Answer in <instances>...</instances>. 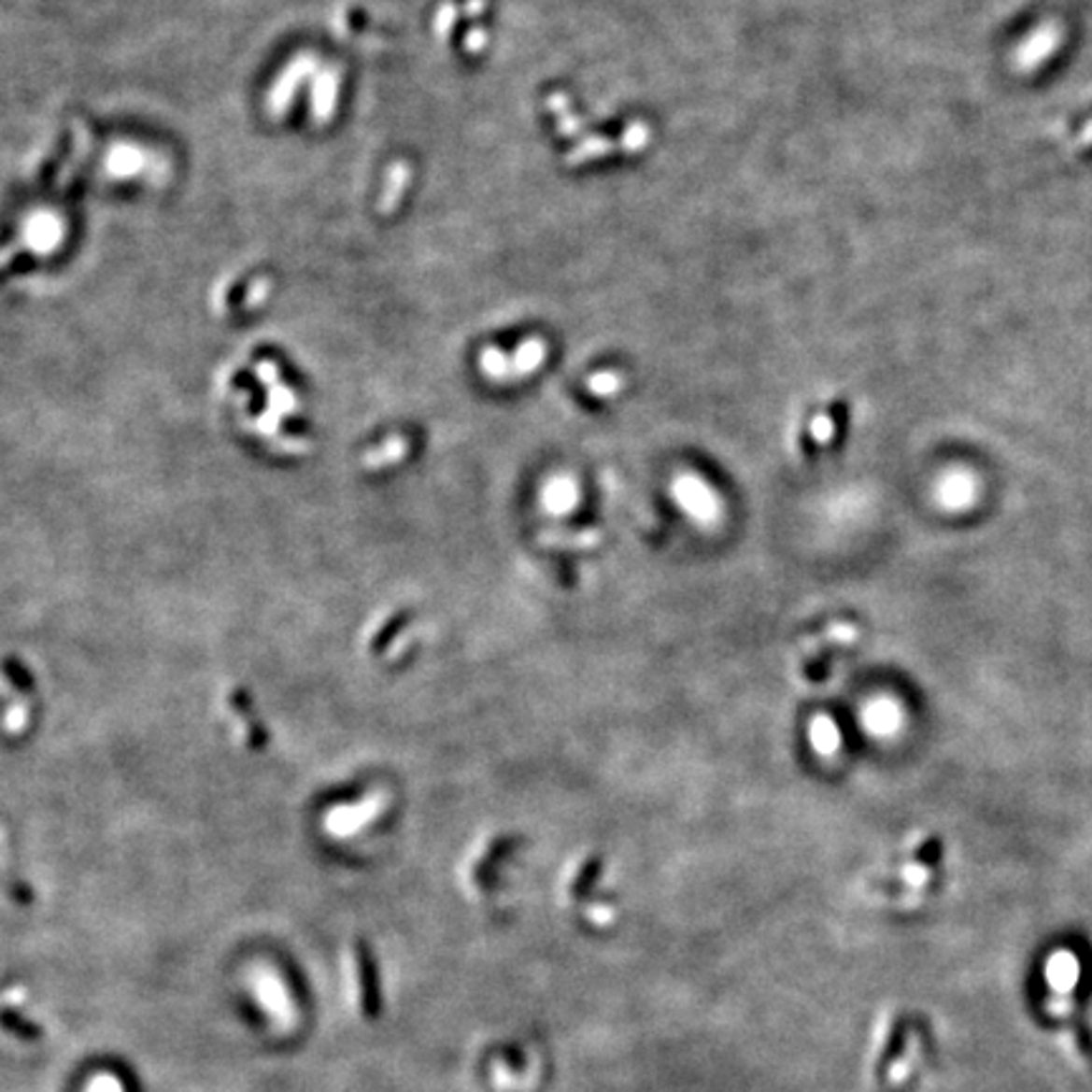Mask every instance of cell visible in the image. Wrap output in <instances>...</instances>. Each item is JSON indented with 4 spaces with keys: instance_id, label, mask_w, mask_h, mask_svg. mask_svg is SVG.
Instances as JSON below:
<instances>
[{
    "instance_id": "5b68a950",
    "label": "cell",
    "mask_w": 1092,
    "mask_h": 1092,
    "mask_svg": "<svg viewBox=\"0 0 1092 1092\" xmlns=\"http://www.w3.org/2000/svg\"><path fill=\"white\" fill-rule=\"evenodd\" d=\"M615 149H619V145H615L612 139L592 137V139H585L582 145H576L574 149H572V152L564 157V160H567V164H579V163H587V160H594V157L610 155V152H615Z\"/></svg>"
},
{
    "instance_id": "7a4b0ae2",
    "label": "cell",
    "mask_w": 1092,
    "mask_h": 1092,
    "mask_svg": "<svg viewBox=\"0 0 1092 1092\" xmlns=\"http://www.w3.org/2000/svg\"><path fill=\"white\" fill-rule=\"evenodd\" d=\"M357 981H360V1004L362 1014L367 1019H375L382 1009V994H379V976H377V963L372 958L370 948L360 946L357 948Z\"/></svg>"
},
{
    "instance_id": "9c48e42d",
    "label": "cell",
    "mask_w": 1092,
    "mask_h": 1092,
    "mask_svg": "<svg viewBox=\"0 0 1092 1092\" xmlns=\"http://www.w3.org/2000/svg\"><path fill=\"white\" fill-rule=\"evenodd\" d=\"M546 106H549V112L554 114V117H561V114L569 112V96L561 94V92H557V94L549 96Z\"/></svg>"
},
{
    "instance_id": "30bf717a",
    "label": "cell",
    "mask_w": 1092,
    "mask_h": 1092,
    "mask_svg": "<svg viewBox=\"0 0 1092 1092\" xmlns=\"http://www.w3.org/2000/svg\"><path fill=\"white\" fill-rule=\"evenodd\" d=\"M486 44H489V35L483 34L481 28H475L474 34L468 35V51L478 53V51H481V49H483V46H486Z\"/></svg>"
},
{
    "instance_id": "3957f363",
    "label": "cell",
    "mask_w": 1092,
    "mask_h": 1092,
    "mask_svg": "<svg viewBox=\"0 0 1092 1092\" xmlns=\"http://www.w3.org/2000/svg\"><path fill=\"white\" fill-rule=\"evenodd\" d=\"M1059 38H1062L1059 28L1055 26L1040 28V31H1037L1032 38H1027V44L1016 51V64H1019V69H1037L1042 61L1049 59L1052 53L1057 51Z\"/></svg>"
},
{
    "instance_id": "277c9868",
    "label": "cell",
    "mask_w": 1092,
    "mask_h": 1092,
    "mask_svg": "<svg viewBox=\"0 0 1092 1092\" xmlns=\"http://www.w3.org/2000/svg\"><path fill=\"white\" fill-rule=\"evenodd\" d=\"M0 1027L8 1034H13V1037H18V1040L31 1042L41 1037V1029L34 1022H28L26 1016H21L13 1009H6V1006H0Z\"/></svg>"
},
{
    "instance_id": "8992f818",
    "label": "cell",
    "mask_w": 1092,
    "mask_h": 1092,
    "mask_svg": "<svg viewBox=\"0 0 1092 1092\" xmlns=\"http://www.w3.org/2000/svg\"><path fill=\"white\" fill-rule=\"evenodd\" d=\"M647 145H650V127L643 124V121H632L625 130V135H622V139H619V149L622 152H637V149H643Z\"/></svg>"
},
{
    "instance_id": "52a82bcc",
    "label": "cell",
    "mask_w": 1092,
    "mask_h": 1092,
    "mask_svg": "<svg viewBox=\"0 0 1092 1092\" xmlns=\"http://www.w3.org/2000/svg\"><path fill=\"white\" fill-rule=\"evenodd\" d=\"M589 390H592L594 395H612V392H617L619 385H622V377H619L617 372H597V375H592L589 377Z\"/></svg>"
},
{
    "instance_id": "ba28073f",
    "label": "cell",
    "mask_w": 1092,
    "mask_h": 1092,
    "mask_svg": "<svg viewBox=\"0 0 1092 1092\" xmlns=\"http://www.w3.org/2000/svg\"><path fill=\"white\" fill-rule=\"evenodd\" d=\"M557 121H560L557 127H560L561 135H569V137H572V135H576V132H579V130H582V127H585V124H582V120H579V117H572V114H569V112L567 114H561V117H557Z\"/></svg>"
},
{
    "instance_id": "6da1fadb",
    "label": "cell",
    "mask_w": 1092,
    "mask_h": 1092,
    "mask_svg": "<svg viewBox=\"0 0 1092 1092\" xmlns=\"http://www.w3.org/2000/svg\"><path fill=\"white\" fill-rule=\"evenodd\" d=\"M546 357V345L542 339H529L518 347V352L514 357H508L496 347H490L481 354V367L486 375L496 379H511V377H524L529 372H533L542 360Z\"/></svg>"
}]
</instances>
